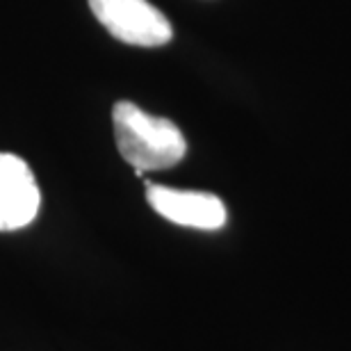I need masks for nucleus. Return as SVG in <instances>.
Returning <instances> with one entry per match:
<instances>
[{
    "instance_id": "obj_1",
    "label": "nucleus",
    "mask_w": 351,
    "mask_h": 351,
    "mask_svg": "<svg viewBox=\"0 0 351 351\" xmlns=\"http://www.w3.org/2000/svg\"><path fill=\"white\" fill-rule=\"evenodd\" d=\"M112 125L119 153L137 173L169 169L187 153L178 125L165 117L149 114L130 101H119L112 108Z\"/></svg>"
},
{
    "instance_id": "obj_2",
    "label": "nucleus",
    "mask_w": 351,
    "mask_h": 351,
    "mask_svg": "<svg viewBox=\"0 0 351 351\" xmlns=\"http://www.w3.org/2000/svg\"><path fill=\"white\" fill-rule=\"evenodd\" d=\"M91 14L112 37L128 46L158 48L169 44V19L149 0H87Z\"/></svg>"
},
{
    "instance_id": "obj_3",
    "label": "nucleus",
    "mask_w": 351,
    "mask_h": 351,
    "mask_svg": "<svg viewBox=\"0 0 351 351\" xmlns=\"http://www.w3.org/2000/svg\"><path fill=\"white\" fill-rule=\"evenodd\" d=\"M149 206L167 221L196 230H219L226 226L228 213L219 196L192 189H173L149 182L146 185Z\"/></svg>"
},
{
    "instance_id": "obj_4",
    "label": "nucleus",
    "mask_w": 351,
    "mask_h": 351,
    "mask_svg": "<svg viewBox=\"0 0 351 351\" xmlns=\"http://www.w3.org/2000/svg\"><path fill=\"white\" fill-rule=\"evenodd\" d=\"M41 208V192L23 158L0 153V233L25 228Z\"/></svg>"
}]
</instances>
